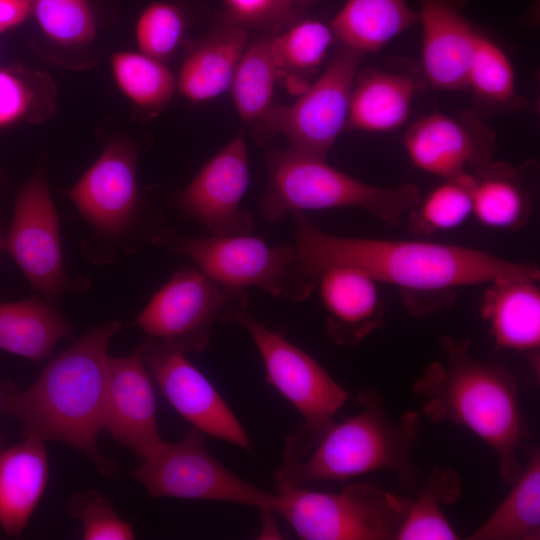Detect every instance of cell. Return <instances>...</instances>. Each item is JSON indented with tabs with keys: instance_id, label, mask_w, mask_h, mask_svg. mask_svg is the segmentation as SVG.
<instances>
[{
	"instance_id": "1",
	"label": "cell",
	"mask_w": 540,
	"mask_h": 540,
	"mask_svg": "<svg viewBox=\"0 0 540 540\" xmlns=\"http://www.w3.org/2000/svg\"><path fill=\"white\" fill-rule=\"evenodd\" d=\"M293 216L295 301L307 298L316 288L320 273L333 265L359 268L378 283L401 288L407 294L405 298L416 294H449L458 287L487 284L503 277L540 275L536 265L504 260L468 247L341 237L325 232L302 212Z\"/></svg>"
},
{
	"instance_id": "2",
	"label": "cell",
	"mask_w": 540,
	"mask_h": 540,
	"mask_svg": "<svg viewBox=\"0 0 540 540\" xmlns=\"http://www.w3.org/2000/svg\"><path fill=\"white\" fill-rule=\"evenodd\" d=\"M121 328L119 320L93 327L49 362L25 390L12 384L0 387L2 412L20 422L25 437L71 446L105 478L118 474L117 465L99 453L97 438L104 429L108 346Z\"/></svg>"
},
{
	"instance_id": "3",
	"label": "cell",
	"mask_w": 540,
	"mask_h": 540,
	"mask_svg": "<svg viewBox=\"0 0 540 540\" xmlns=\"http://www.w3.org/2000/svg\"><path fill=\"white\" fill-rule=\"evenodd\" d=\"M439 346L444 358L430 363L413 385L424 399L423 415L474 433L494 451L503 481L512 484L524 467L519 452L530 439L515 378L503 366L476 359L467 340L443 336Z\"/></svg>"
},
{
	"instance_id": "4",
	"label": "cell",
	"mask_w": 540,
	"mask_h": 540,
	"mask_svg": "<svg viewBox=\"0 0 540 540\" xmlns=\"http://www.w3.org/2000/svg\"><path fill=\"white\" fill-rule=\"evenodd\" d=\"M357 400L359 412L334 421L303 452L283 454L275 473L277 488L345 481L376 471L393 472L406 489L418 488L421 473L412 452L422 429L421 414L409 411L391 418L372 387L360 390Z\"/></svg>"
},
{
	"instance_id": "5",
	"label": "cell",
	"mask_w": 540,
	"mask_h": 540,
	"mask_svg": "<svg viewBox=\"0 0 540 540\" xmlns=\"http://www.w3.org/2000/svg\"><path fill=\"white\" fill-rule=\"evenodd\" d=\"M267 167V186L259 206L268 222L306 210L351 207L396 226L421 198L413 184L370 185L333 168L326 159L289 147L271 149Z\"/></svg>"
},
{
	"instance_id": "6",
	"label": "cell",
	"mask_w": 540,
	"mask_h": 540,
	"mask_svg": "<svg viewBox=\"0 0 540 540\" xmlns=\"http://www.w3.org/2000/svg\"><path fill=\"white\" fill-rule=\"evenodd\" d=\"M277 513L304 540H396L411 501L369 483L338 492L278 488Z\"/></svg>"
},
{
	"instance_id": "7",
	"label": "cell",
	"mask_w": 540,
	"mask_h": 540,
	"mask_svg": "<svg viewBox=\"0 0 540 540\" xmlns=\"http://www.w3.org/2000/svg\"><path fill=\"white\" fill-rule=\"evenodd\" d=\"M233 322L243 326L253 339L267 382L303 418L300 428L286 438L284 454L303 452L335 421L336 413L348 401V392L312 356L258 323L247 310Z\"/></svg>"
},
{
	"instance_id": "8",
	"label": "cell",
	"mask_w": 540,
	"mask_h": 540,
	"mask_svg": "<svg viewBox=\"0 0 540 540\" xmlns=\"http://www.w3.org/2000/svg\"><path fill=\"white\" fill-rule=\"evenodd\" d=\"M365 54L337 43L320 76L288 105H271L256 122L261 137L282 135L288 147L326 159L345 131L352 90Z\"/></svg>"
},
{
	"instance_id": "9",
	"label": "cell",
	"mask_w": 540,
	"mask_h": 540,
	"mask_svg": "<svg viewBox=\"0 0 540 540\" xmlns=\"http://www.w3.org/2000/svg\"><path fill=\"white\" fill-rule=\"evenodd\" d=\"M246 291L223 287L195 266L175 272L151 297L134 325L183 353L202 352L216 322L247 310Z\"/></svg>"
},
{
	"instance_id": "10",
	"label": "cell",
	"mask_w": 540,
	"mask_h": 540,
	"mask_svg": "<svg viewBox=\"0 0 540 540\" xmlns=\"http://www.w3.org/2000/svg\"><path fill=\"white\" fill-rule=\"evenodd\" d=\"M152 497L226 501L277 513L279 495L256 487L218 462L192 427L175 443L163 441L131 473Z\"/></svg>"
},
{
	"instance_id": "11",
	"label": "cell",
	"mask_w": 540,
	"mask_h": 540,
	"mask_svg": "<svg viewBox=\"0 0 540 540\" xmlns=\"http://www.w3.org/2000/svg\"><path fill=\"white\" fill-rule=\"evenodd\" d=\"M170 249L187 257L195 267L225 288H260L293 299L294 245L271 246L251 234L180 237Z\"/></svg>"
},
{
	"instance_id": "12",
	"label": "cell",
	"mask_w": 540,
	"mask_h": 540,
	"mask_svg": "<svg viewBox=\"0 0 540 540\" xmlns=\"http://www.w3.org/2000/svg\"><path fill=\"white\" fill-rule=\"evenodd\" d=\"M2 247L47 300L57 301L70 290L60 220L43 172L34 173L21 187Z\"/></svg>"
},
{
	"instance_id": "13",
	"label": "cell",
	"mask_w": 540,
	"mask_h": 540,
	"mask_svg": "<svg viewBox=\"0 0 540 540\" xmlns=\"http://www.w3.org/2000/svg\"><path fill=\"white\" fill-rule=\"evenodd\" d=\"M136 351L169 403L192 427L250 450L249 438L236 415L185 353L150 337Z\"/></svg>"
},
{
	"instance_id": "14",
	"label": "cell",
	"mask_w": 540,
	"mask_h": 540,
	"mask_svg": "<svg viewBox=\"0 0 540 540\" xmlns=\"http://www.w3.org/2000/svg\"><path fill=\"white\" fill-rule=\"evenodd\" d=\"M137 156L131 141L110 139L67 192L81 216L102 238L127 234L140 215Z\"/></svg>"
},
{
	"instance_id": "15",
	"label": "cell",
	"mask_w": 540,
	"mask_h": 540,
	"mask_svg": "<svg viewBox=\"0 0 540 540\" xmlns=\"http://www.w3.org/2000/svg\"><path fill=\"white\" fill-rule=\"evenodd\" d=\"M249 182L247 146L241 133L202 166L178 195L177 205L211 235L251 234L254 220L241 208Z\"/></svg>"
},
{
	"instance_id": "16",
	"label": "cell",
	"mask_w": 540,
	"mask_h": 540,
	"mask_svg": "<svg viewBox=\"0 0 540 540\" xmlns=\"http://www.w3.org/2000/svg\"><path fill=\"white\" fill-rule=\"evenodd\" d=\"M404 146L415 167L448 178L491 160L496 133L472 109L454 115L433 112L408 127Z\"/></svg>"
},
{
	"instance_id": "17",
	"label": "cell",
	"mask_w": 540,
	"mask_h": 540,
	"mask_svg": "<svg viewBox=\"0 0 540 540\" xmlns=\"http://www.w3.org/2000/svg\"><path fill=\"white\" fill-rule=\"evenodd\" d=\"M104 429L142 459L164 441L157 423V402L152 377L135 350L109 357Z\"/></svg>"
},
{
	"instance_id": "18",
	"label": "cell",
	"mask_w": 540,
	"mask_h": 540,
	"mask_svg": "<svg viewBox=\"0 0 540 540\" xmlns=\"http://www.w3.org/2000/svg\"><path fill=\"white\" fill-rule=\"evenodd\" d=\"M427 84L421 65L411 58H392L382 67L359 70L345 131L385 133L400 128Z\"/></svg>"
},
{
	"instance_id": "19",
	"label": "cell",
	"mask_w": 540,
	"mask_h": 540,
	"mask_svg": "<svg viewBox=\"0 0 540 540\" xmlns=\"http://www.w3.org/2000/svg\"><path fill=\"white\" fill-rule=\"evenodd\" d=\"M422 25L421 68L432 87L467 89V76L481 32L464 15L469 0H418Z\"/></svg>"
},
{
	"instance_id": "20",
	"label": "cell",
	"mask_w": 540,
	"mask_h": 540,
	"mask_svg": "<svg viewBox=\"0 0 540 540\" xmlns=\"http://www.w3.org/2000/svg\"><path fill=\"white\" fill-rule=\"evenodd\" d=\"M327 312L326 334L343 347L359 344L384 320V302L378 282L365 271L349 265L324 269L317 280Z\"/></svg>"
},
{
	"instance_id": "21",
	"label": "cell",
	"mask_w": 540,
	"mask_h": 540,
	"mask_svg": "<svg viewBox=\"0 0 540 540\" xmlns=\"http://www.w3.org/2000/svg\"><path fill=\"white\" fill-rule=\"evenodd\" d=\"M540 275L495 279L484 291L480 313L499 349L528 355L539 375Z\"/></svg>"
},
{
	"instance_id": "22",
	"label": "cell",
	"mask_w": 540,
	"mask_h": 540,
	"mask_svg": "<svg viewBox=\"0 0 540 540\" xmlns=\"http://www.w3.org/2000/svg\"><path fill=\"white\" fill-rule=\"evenodd\" d=\"M248 44L245 27L222 22L212 29L192 46L184 58L176 79L179 93L198 103L229 90Z\"/></svg>"
},
{
	"instance_id": "23",
	"label": "cell",
	"mask_w": 540,
	"mask_h": 540,
	"mask_svg": "<svg viewBox=\"0 0 540 540\" xmlns=\"http://www.w3.org/2000/svg\"><path fill=\"white\" fill-rule=\"evenodd\" d=\"M44 441L26 437L0 451V526L17 537L25 529L48 481Z\"/></svg>"
},
{
	"instance_id": "24",
	"label": "cell",
	"mask_w": 540,
	"mask_h": 540,
	"mask_svg": "<svg viewBox=\"0 0 540 540\" xmlns=\"http://www.w3.org/2000/svg\"><path fill=\"white\" fill-rule=\"evenodd\" d=\"M470 175L472 215L479 223L499 230H518L527 224L532 197L525 171L491 159Z\"/></svg>"
},
{
	"instance_id": "25",
	"label": "cell",
	"mask_w": 540,
	"mask_h": 540,
	"mask_svg": "<svg viewBox=\"0 0 540 540\" xmlns=\"http://www.w3.org/2000/svg\"><path fill=\"white\" fill-rule=\"evenodd\" d=\"M419 23L408 0H347L329 25L336 43L366 55Z\"/></svg>"
},
{
	"instance_id": "26",
	"label": "cell",
	"mask_w": 540,
	"mask_h": 540,
	"mask_svg": "<svg viewBox=\"0 0 540 540\" xmlns=\"http://www.w3.org/2000/svg\"><path fill=\"white\" fill-rule=\"evenodd\" d=\"M71 334L67 320L38 298L0 303L1 350L37 362Z\"/></svg>"
},
{
	"instance_id": "27",
	"label": "cell",
	"mask_w": 540,
	"mask_h": 540,
	"mask_svg": "<svg viewBox=\"0 0 540 540\" xmlns=\"http://www.w3.org/2000/svg\"><path fill=\"white\" fill-rule=\"evenodd\" d=\"M527 452V463L511 491L467 539H540V451L533 446Z\"/></svg>"
},
{
	"instance_id": "28",
	"label": "cell",
	"mask_w": 540,
	"mask_h": 540,
	"mask_svg": "<svg viewBox=\"0 0 540 540\" xmlns=\"http://www.w3.org/2000/svg\"><path fill=\"white\" fill-rule=\"evenodd\" d=\"M473 108L484 119L528 109V101L516 89L515 72L506 53L480 32L467 76Z\"/></svg>"
},
{
	"instance_id": "29",
	"label": "cell",
	"mask_w": 540,
	"mask_h": 540,
	"mask_svg": "<svg viewBox=\"0 0 540 540\" xmlns=\"http://www.w3.org/2000/svg\"><path fill=\"white\" fill-rule=\"evenodd\" d=\"M329 24L299 18L277 35H272V49L279 80L300 94L308 87V78L320 68L333 43Z\"/></svg>"
},
{
	"instance_id": "30",
	"label": "cell",
	"mask_w": 540,
	"mask_h": 540,
	"mask_svg": "<svg viewBox=\"0 0 540 540\" xmlns=\"http://www.w3.org/2000/svg\"><path fill=\"white\" fill-rule=\"evenodd\" d=\"M461 490V481L455 471L433 467L416 500L411 501L396 540L460 539L444 515L443 506L457 502Z\"/></svg>"
},
{
	"instance_id": "31",
	"label": "cell",
	"mask_w": 540,
	"mask_h": 540,
	"mask_svg": "<svg viewBox=\"0 0 540 540\" xmlns=\"http://www.w3.org/2000/svg\"><path fill=\"white\" fill-rule=\"evenodd\" d=\"M278 80L272 34H263L248 44L229 89L242 121L252 123L261 118L272 105Z\"/></svg>"
},
{
	"instance_id": "32",
	"label": "cell",
	"mask_w": 540,
	"mask_h": 540,
	"mask_svg": "<svg viewBox=\"0 0 540 540\" xmlns=\"http://www.w3.org/2000/svg\"><path fill=\"white\" fill-rule=\"evenodd\" d=\"M118 89L136 106L158 111L172 99L176 78L163 61L142 52L118 51L111 58Z\"/></svg>"
},
{
	"instance_id": "33",
	"label": "cell",
	"mask_w": 540,
	"mask_h": 540,
	"mask_svg": "<svg viewBox=\"0 0 540 540\" xmlns=\"http://www.w3.org/2000/svg\"><path fill=\"white\" fill-rule=\"evenodd\" d=\"M471 183L469 171L443 178L408 211L410 231L416 235H430L465 223L473 213Z\"/></svg>"
},
{
	"instance_id": "34",
	"label": "cell",
	"mask_w": 540,
	"mask_h": 540,
	"mask_svg": "<svg viewBox=\"0 0 540 540\" xmlns=\"http://www.w3.org/2000/svg\"><path fill=\"white\" fill-rule=\"evenodd\" d=\"M31 13L56 44L80 46L95 37V17L87 0H31Z\"/></svg>"
},
{
	"instance_id": "35",
	"label": "cell",
	"mask_w": 540,
	"mask_h": 540,
	"mask_svg": "<svg viewBox=\"0 0 540 540\" xmlns=\"http://www.w3.org/2000/svg\"><path fill=\"white\" fill-rule=\"evenodd\" d=\"M186 29L183 11L166 1L150 3L135 27L139 51L164 62L178 49Z\"/></svg>"
},
{
	"instance_id": "36",
	"label": "cell",
	"mask_w": 540,
	"mask_h": 540,
	"mask_svg": "<svg viewBox=\"0 0 540 540\" xmlns=\"http://www.w3.org/2000/svg\"><path fill=\"white\" fill-rule=\"evenodd\" d=\"M71 515L82 523L85 540H130L132 526L121 519L111 501L95 490L75 494L68 503Z\"/></svg>"
},
{
	"instance_id": "37",
	"label": "cell",
	"mask_w": 540,
	"mask_h": 540,
	"mask_svg": "<svg viewBox=\"0 0 540 540\" xmlns=\"http://www.w3.org/2000/svg\"><path fill=\"white\" fill-rule=\"evenodd\" d=\"M222 22L245 26L287 27L299 18L289 12L281 0H223ZM301 18V17H300Z\"/></svg>"
},
{
	"instance_id": "38",
	"label": "cell",
	"mask_w": 540,
	"mask_h": 540,
	"mask_svg": "<svg viewBox=\"0 0 540 540\" xmlns=\"http://www.w3.org/2000/svg\"><path fill=\"white\" fill-rule=\"evenodd\" d=\"M34 93L14 73L0 69V128L19 121L30 110Z\"/></svg>"
},
{
	"instance_id": "39",
	"label": "cell",
	"mask_w": 540,
	"mask_h": 540,
	"mask_svg": "<svg viewBox=\"0 0 540 540\" xmlns=\"http://www.w3.org/2000/svg\"><path fill=\"white\" fill-rule=\"evenodd\" d=\"M31 13V0H0V32L10 30Z\"/></svg>"
},
{
	"instance_id": "40",
	"label": "cell",
	"mask_w": 540,
	"mask_h": 540,
	"mask_svg": "<svg viewBox=\"0 0 540 540\" xmlns=\"http://www.w3.org/2000/svg\"><path fill=\"white\" fill-rule=\"evenodd\" d=\"M284 7L296 17H302V12L318 0H281Z\"/></svg>"
},
{
	"instance_id": "41",
	"label": "cell",
	"mask_w": 540,
	"mask_h": 540,
	"mask_svg": "<svg viewBox=\"0 0 540 540\" xmlns=\"http://www.w3.org/2000/svg\"><path fill=\"white\" fill-rule=\"evenodd\" d=\"M2 412V407H1V394H0V413ZM3 449V437H2V433H1V429H0V451Z\"/></svg>"
},
{
	"instance_id": "42",
	"label": "cell",
	"mask_w": 540,
	"mask_h": 540,
	"mask_svg": "<svg viewBox=\"0 0 540 540\" xmlns=\"http://www.w3.org/2000/svg\"><path fill=\"white\" fill-rule=\"evenodd\" d=\"M2 239H1V232H0V248L2 247Z\"/></svg>"
}]
</instances>
